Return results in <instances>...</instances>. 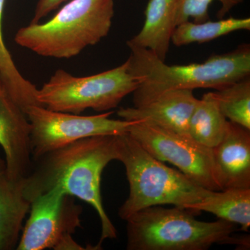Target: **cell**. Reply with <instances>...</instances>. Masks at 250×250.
I'll return each instance as SVG.
<instances>
[{
	"mask_svg": "<svg viewBox=\"0 0 250 250\" xmlns=\"http://www.w3.org/2000/svg\"><path fill=\"white\" fill-rule=\"evenodd\" d=\"M214 94L225 118L250 130V76L216 90Z\"/></svg>",
	"mask_w": 250,
	"mask_h": 250,
	"instance_id": "ac0fdd59",
	"label": "cell"
},
{
	"mask_svg": "<svg viewBox=\"0 0 250 250\" xmlns=\"http://www.w3.org/2000/svg\"><path fill=\"white\" fill-rule=\"evenodd\" d=\"M212 156L220 190L250 188V130L229 121L223 139L212 148Z\"/></svg>",
	"mask_w": 250,
	"mask_h": 250,
	"instance_id": "7c38bea8",
	"label": "cell"
},
{
	"mask_svg": "<svg viewBox=\"0 0 250 250\" xmlns=\"http://www.w3.org/2000/svg\"><path fill=\"white\" fill-rule=\"evenodd\" d=\"M177 0H149L144 24L139 34L127 41L128 47L147 49L165 62L176 26Z\"/></svg>",
	"mask_w": 250,
	"mask_h": 250,
	"instance_id": "4fadbf2b",
	"label": "cell"
},
{
	"mask_svg": "<svg viewBox=\"0 0 250 250\" xmlns=\"http://www.w3.org/2000/svg\"><path fill=\"white\" fill-rule=\"evenodd\" d=\"M214 1L221 4L218 13V17L221 19L233 8L241 4L243 0H177L176 24L187 22L190 18L196 23L209 21L208 9Z\"/></svg>",
	"mask_w": 250,
	"mask_h": 250,
	"instance_id": "d6986e66",
	"label": "cell"
},
{
	"mask_svg": "<svg viewBox=\"0 0 250 250\" xmlns=\"http://www.w3.org/2000/svg\"><path fill=\"white\" fill-rule=\"evenodd\" d=\"M30 206L23 195L22 182L9 179L6 162L0 156V250L16 249Z\"/></svg>",
	"mask_w": 250,
	"mask_h": 250,
	"instance_id": "5bb4252c",
	"label": "cell"
},
{
	"mask_svg": "<svg viewBox=\"0 0 250 250\" xmlns=\"http://www.w3.org/2000/svg\"><path fill=\"white\" fill-rule=\"evenodd\" d=\"M188 209L196 213L208 212L220 220L241 225L242 231H248L250 227V188H233L212 191Z\"/></svg>",
	"mask_w": 250,
	"mask_h": 250,
	"instance_id": "9a60e30c",
	"label": "cell"
},
{
	"mask_svg": "<svg viewBox=\"0 0 250 250\" xmlns=\"http://www.w3.org/2000/svg\"><path fill=\"white\" fill-rule=\"evenodd\" d=\"M139 86L128 60L119 66L88 77L73 76L59 69L42 88L36 99L52 111L80 114L87 109L109 111Z\"/></svg>",
	"mask_w": 250,
	"mask_h": 250,
	"instance_id": "8992f818",
	"label": "cell"
},
{
	"mask_svg": "<svg viewBox=\"0 0 250 250\" xmlns=\"http://www.w3.org/2000/svg\"><path fill=\"white\" fill-rule=\"evenodd\" d=\"M228 123L219 108L214 92H209L195 105L189 122V135L194 141L212 149L223 139Z\"/></svg>",
	"mask_w": 250,
	"mask_h": 250,
	"instance_id": "2e32d148",
	"label": "cell"
},
{
	"mask_svg": "<svg viewBox=\"0 0 250 250\" xmlns=\"http://www.w3.org/2000/svg\"><path fill=\"white\" fill-rule=\"evenodd\" d=\"M250 30V18H229L218 21L196 23L187 22L176 26L171 42L177 47L204 43L237 31Z\"/></svg>",
	"mask_w": 250,
	"mask_h": 250,
	"instance_id": "e0dca14e",
	"label": "cell"
},
{
	"mask_svg": "<svg viewBox=\"0 0 250 250\" xmlns=\"http://www.w3.org/2000/svg\"><path fill=\"white\" fill-rule=\"evenodd\" d=\"M197 101L193 90H171L142 106L121 108L118 116L125 121L146 122L190 137L189 122Z\"/></svg>",
	"mask_w": 250,
	"mask_h": 250,
	"instance_id": "8fae6325",
	"label": "cell"
},
{
	"mask_svg": "<svg viewBox=\"0 0 250 250\" xmlns=\"http://www.w3.org/2000/svg\"><path fill=\"white\" fill-rule=\"evenodd\" d=\"M0 146L9 179L19 183L32 165L31 125L24 108L12 96L0 74Z\"/></svg>",
	"mask_w": 250,
	"mask_h": 250,
	"instance_id": "30bf717a",
	"label": "cell"
},
{
	"mask_svg": "<svg viewBox=\"0 0 250 250\" xmlns=\"http://www.w3.org/2000/svg\"><path fill=\"white\" fill-rule=\"evenodd\" d=\"M25 113L31 125L32 160L79 140L125 134L136 122L111 119L113 111L81 116L52 111L41 105H29Z\"/></svg>",
	"mask_w": 250,
	"mask_h": 250,
	"instance_id": "52a82bcc",
	"label": "cell"
},
{
	"mask_svg": "<svg viewBox=\"0 0 250 250\" xmlns=\"http://www.w3.org/2000/svg\"><path fill=\"white\" fill-rule=\"evenodd\" d=\"M118 157L117 135L79 140L33 159L30 171L22 181L23 195L31 202L57 188L91 205L101 223V237L95 246L101 249L105 240L117 237L103 206L101 181L104 169Z\"/></svg>",
	"mask_w": 250,
	"mask_h": 250,
	"instance_id": "6da1fadb",
	"label": "cell"
},
{
	"mask_svg": "<svg viewBox=\"0 0 250 250\" xmlns=\"http://www.w3.org/2000/svg\"><path fill=\"white\" fill-rule=\"evenodd\" d=\"M196 212L174 207L153 206L126 220L128 250H205L216 243L248 247V240L232 236L233 224L225 220L203 222Z\"/></svg>",
	"mask_w": 250,
	"mask_h": 250,
	"instance_id": "5b68a950",
	"label": "cell"
},
{
	"mask_svg": "<svg viewBox=\"0 0 250 250\" xmlns=\"http://www.w3.org/2000/svg\"><path fill=\"white\" fill-rule=\"evenodd\" d=\"M67 0H38L30 23H38Z\"/></svg>",
	"mask_w": 250,
	"mask_h": 250,
	"instance_id": "44dd1931",
	"label": "cell"
},
{
	"mask_svg": "<svg viewBox=\"0 0 250 250\" xmlns=\"http://www.w3.org/2000/svg\"><path fill=\"white\" fill-rule=\"evenodd\" d=\"M117 141L118 161L125 166L129 185V196L118 210L123 220L153 206L172 205L188 209L213 191L163 164L128 132L117 135Z\"/></svg>",
	"mask_w": 250,
	"mask_h": 250,
	"instance_id": "277c9868",
	"label": "cell"
},
{
	"mask_svg": "<svg viewBox=\"0 0 250 250\" xmlns=\"http://www.w3.org/2000/svg\"><path fill=\"white\" fill-rule=\"evenodd\" d=\"M114 0H71L43 23L21 28L15 42L39 56L70 59L108 36Z\"/></svg>",
	"mask_w": 250,
	"mask_h": 250,
	"instance_id": "3957f363",
	"label": "cell"
},
{
	"mask_svg": "<svg viewBox=\"0 0 250 250\" xmlns=\"http://www.w3.org/2000/svg\"><path fill=\"white\" fill-rule=\"evenodd\" d=\"M128 134L158 160L173 164L208 190H220L215 178L211 148L146 122L136 121L130 126Z\"/></svg>",
	"mask_w": 250,
	"mask_h": 250,
	"instance_id": "ba28073f",
	"label": "cell"
},
{
	"mask_svg": "<svg viewBox=\"0 0 250 250\" xmlns=\"http://www.w3.org/2000/svg\"><path fill=\"white\" fill-rule=\"evenodd\" d=\"M129 70L138 82L134 106H142L161 94L176 89L219 90L250 75V47L213 55L202 62L169 65L147 49L130 47Z\"/></svg>",
	"mask_w": 250,
	"mask_h": 250,
	"instance_id": "7a4b0ae2",
	"label": "cell"
},
{
	"mask_svg": "<svg viewBox=\"0 0 250 250\" xmlns=\"http://www.w3.org/2000/svg\"><path fill=\"white\" fill-rule=\"evenodd\" d=\"M82 211L75 197L57 188L41 194L31 202L30 215L16 250L55 249L62 238L80 228Z\"/></svg>",
	"mask_w": 250,
	"mask_h": 250,
	"instance_id": "9c48e42d",
	"label": "cell"
},
{
	"mask_svg": "<svg viewBox=\"0 0 250 250\" xmlns=\"http://www.w3.org/2000/svg\"><path fill=\"white\" fill-rule=\"evenodd\" d=\"M5 1L6 0H0V74L9 91L15 95H20L30 89L32 84L18 71L12 57L4 43L2 19Z\"/></svg>",
	"mask_w": 250,
	"mask_h": 250,
	"instance_id": "ffe728a7",
	"label": "cell"
}]
</instances>
